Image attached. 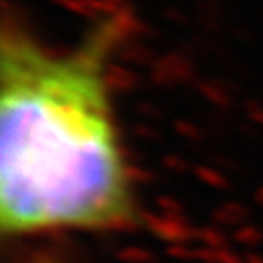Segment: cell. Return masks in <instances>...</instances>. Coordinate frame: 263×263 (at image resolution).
<instances>
[{
  "mask_svg": "<svg viewBox=\"0 0 263 263\" xmlns=\"http://www.w3.org/2000/svg\"><path fill=\"white\" fill-rule=\"evenodd\" d=\"M129 18L108 11L75 44H44L18 15L0 31V226L7 235L101 230L134 213L114 114Z\"/></svg>",
  "mask_w": 263,
  "mask_h": 263,
  "instance_id": "obj_1",
  "label": "cell"
}]
</instances>
